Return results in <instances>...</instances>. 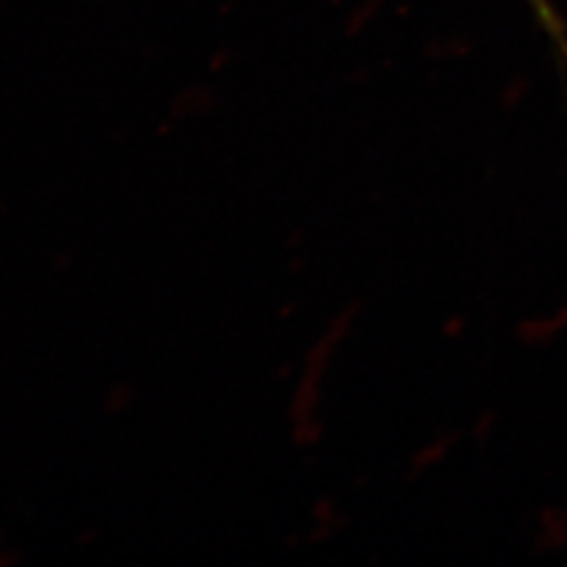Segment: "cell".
I'll use <instances>...</instances> for the list:
<instances>
[{"mask_svg": "<svg viewBox=\"0 0 567 567\" xmlns=\"http://www.w3.org/2000/svg\"><path fill=\"white\" fill-rule=\"evenodd\" d=\"M532 6H535V10L539 12V17L546 22L548 29H556V27H558L556 17H554V12H551V6H548V0H532Z\"/></svg>", "mask_w": 567, "mask_h": 567, "instance_id": "6da1fadb", "label": "cell"}]
</instances>
